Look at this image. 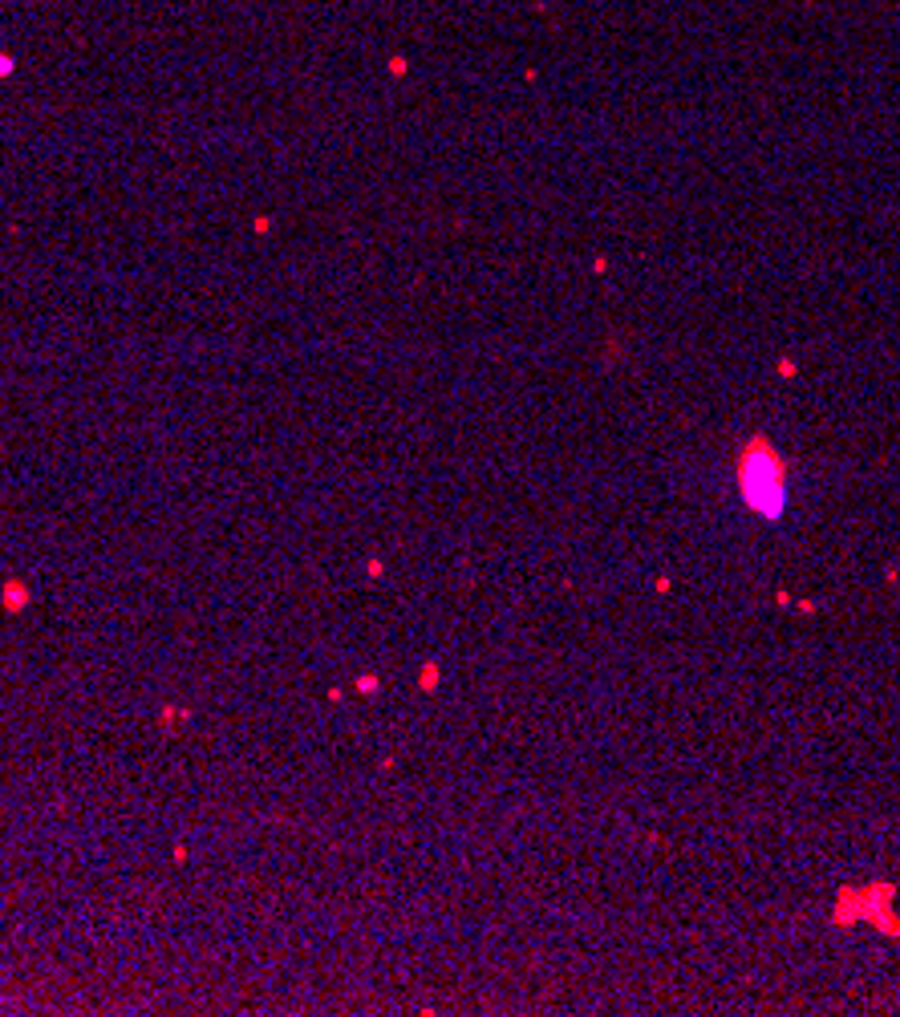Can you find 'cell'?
Instances as JSON below:
<instances>
[{
	"mask_svg": "<svg viewBox=\"0 0 900 1017\" xmlns=\"http://www.w3.org/2000/svg\"><path fill=\"white\" fill-rule=\"evenodd\" d=\"M738 495L767 523L783 519V511H787V466H783V458L771 442L750 438L738 450Z\"/></svg>",
	"mask_w": 900,
	"mask_h": 1017,
	"instance_id": "obj_1",
	"label": "cell"
}]
</instances>
